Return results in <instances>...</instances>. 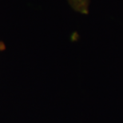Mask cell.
Listing matches in <instances>:
<instances>
[{
	"label": "cell",
	"instance_id": "cell-1",
	"mask_svg": "<svg viewBox=\"0 0 123 123\" xmlns=\"http://www.w3.org/2000/svg\"><path fill=\"white\" fill-rule=\"evenodd\" d=\"M68 2L75 11L82 14L88 13L89 0H68Z\"/></svg>",
	"mask_w": 123,
	"mask_h": 123
},
{
	"label": "cell",
	"instance_id": "cell-2",
	"mask_svg": "<svg viewBox=\"0 0 123 123\" xmlns=\"http://www.w3.org/2000/svg\"><path fill=\"white\" fill-rule=\"evenodd\" d=\"M5 48H6V46H5V44L3 43H2V42H0V52L2 51V50H4Z\"/></svg>",
	"mask_w": 123,
	"mask_h": 123
}]
</instances>
